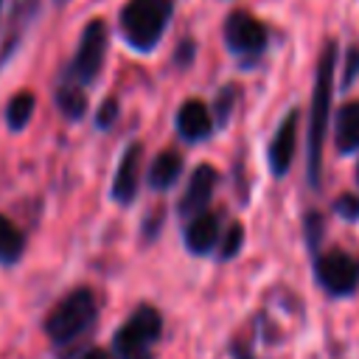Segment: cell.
Wrapping results in <instances>:
<instances>
[{"instance_id":"obj_1","label":"cell","mask_w":359,"mask_h":359,"mask_svg":"<svg viewBox=\"0 0 359 359\" xmlns=\"http://www.w3.org/2000/svg\"><path fill=\"white\" fill-rule=\"evenodd\" d=\"M334 67H337V42H325L320 62H317V79L311 93V115H309V182L311 188L320 185V163H323V143H325V126L331 112V93H334Z\"/></svg>"},{"instance_id":"obj_2","label":"cell","mask_w":359,"mask_h":359,"mask_svg":"<svg viewBox=\"0 0 359 359\" xmlns=\"http://www.w3.org/2000/svg\"><path fill=\"white\" fill-rule=\"evenodd\" d=\"M171 20V0H129L121 8V34L135 50H151Z\"/></svg>"},{"instance_id":"obj_3","label":"cell","mask_w":359,"mask_h":359,"mask_svg":"<svg viewBox=\"0 0 359 359\" xmlns=\"http://www.w3.org/2000/svg\"><path fill=\"white\" fill-rule=\"evenodd\" d=\"M95 309L98 306H95V297H93L90 289H84V286L81 289H73L67 297H62L50 309V314L45 320L48 337L53 342H70V339H76L95 320Z\"/></svg>"},{"instance_id":"obj_4","label":"cell","mask_w":359,"mask_h":359,"mask_svg":"<svg viewBox=\"0 0 359 359\" xmlns=\"http://www.w3.org/2000/svg\"><path fill=\"white\" fill-rule=\"evenodd\" d=\"M160 331H163V317L157 314V309L140 306L129 317V323L115 331V339H112L115 356L118 359H151L149 345L157 342Z\"/></svg>"},{"instance_id":"obj_5","label":"cell","mask_w":359,"mask_h":359,"mask_svg":"<svg viewBox=\"0 0 359 359\" xmlns=\"http://www.w3.org/2000/svg\"><path fill=\"white\" fill-rule=\"evenodd\" d=\"M104 53H107V22L104 20H90L81 31L76 56L65 73L67 81H76L81 87L93 84L101 65H104Z\"/></svg>"},{"instance_id":"obj_6","label":"cell","mask_w":359,"mask_h":359,"mask_svg":"<svg viewBox=\"0 0 359 359\" xmlns=\"http://www.w3.org/2000/svg\"><path fill=\"white\" fill-rule=\"evenodd\" d=\"M224 42L241 62H255L266 48V28L247 11H233L224 22Z\"/></svg>"},{"instance_id":"obj_7","label":"cell","mask_w":359,"mask_h":359,"mask_svg":"<svg viewBox=\"0 0 359 359\" xmlns=\"http://www.w3.org/2000/svg\"><path fill=\"white\" fill-rule=\"evenodd\" d=\"M317 280L328 294H351L359 286V261L331 250L317 258Z\"/></svg>"},{"instance_id":"obj_8","label":"cell","mask_w":359,"mask_h":359,"mask_svg":"<svg viewBox=\"0 0 359 359\" xmlns=\"http://www.w3.org/2000/svg\"><path fill=\"white\" fill-rule=\"evenodd\" d=\"M294 140H297V109H292L280 121V126L269 143V168L275 177H283L289 171L292 157H294Z\"/></svg>"},{"instance_id":"obj_9","label":"cell","mask_w":359,"mask_h":359,"mask_svg":"<svg viewBox=\"0 0 359 359\" xmlns=\"http://www.w3.org/2000/svg\"><path fill=\"white\" fill-rule=\"evenodd\" d=\"M213 188H216V171H213V165H196L194 174H191V180H188V185H185V194L180 199V213L182 216H194V213L205 210L208 202H210Z\"/></svg>"},{"instance_id":"obj_10","label":"cell","mask_w":359,"mask_h":359,"mask_svg":"<svg viewBox=\"0 0 359 359\" xmlns=\"http://www.w3.org/2000/svg\"><path fill=\"white\" fill-rule=\"evenodd\" d=\"M137 168H140V143H132L118 163L115 180H112V196L121 205H129L137 191Z\"/></svg>"},{"instance_id":"obj_11","label":"cell","mask_w":359,"mask_h":359,"mask_svg":"<svg viewBox=\"0 0 359 359\" xmlns=\"http://www.w3.org/2000/svg\"><path fill=\"white\" fill-rule=\"evenodd\" d=\"M177 129L185 140H202L210 135L213 129V118H210V109L199 101V98H188L180 112H177Z\"/></svg>"},{"instance_id":"obj_12","label":"cell","mask_w":359,"mask_h":359,"mask_svg":"<svg viewBox=\"0 0 359 359\" xmlns=\"http://www.w3.org/2000/svg\"><path fill=\"white\" fill-rule=\"evenodd\" d=\"M216 238H219V219L216 213H194V219L188 222L185 227V247L194 252V255H205L216 247Z\"/></svg>"},{"instance_id":"obj_13","label":"cell","mask_w":359,"mask_h":359,"mask_svg":"<svg viewBox=\"0 0 359 359\" xmlns=\"http://www.w3.org/2000/svg\"><path fill=\"white\" fill-rule=\"evenodd\" d=\"M337 146L342 154L359 151V101H348L337 112Z\"/></svg>"},{"instance_id":"obj_14","label":"cell","mask_w":359,"mask_h":359,"mask_svg":"<svg viewBox=\"0 0 359 359\" xmlns=\"http://www.w3.org/2000/svg\"><path fill=\"white\" fill-rule=\"evenodd\" d=\"M182 174V157L177 151H160L149 168V185L154 191H168Z\"/></svg>"},{"instance_id":"obj_15","label":"cell","mask_w":359,"mask_h":359,"mask_svg":"<svg viewBox=\"0 0 359 359\" xmlns=\"http://www.w3.org/2000/svg\"><path fill=\"white\" fill-rule=\"evenodd\" d=\"M22 250H25V236L8 216L0 213V264H6V266L17 264Z\"/></svg>"},{"instance_id":"obj_16","label":"cell","mask_w":359,"mask_h":359,"mask_svg":"<svg viewBox=\"0 0 359 359\" xmlns=\"http://www.w3.org/2000/svg\"><path fill=\"white\" fill-rule=\"evenodd\" d=\"M56 107L65 112V118L70 121H79L84 112H87V95L81 90V84L76 81H62V87L56 90Z\"/></svg>"},{"instance_id":"obj_17","label":"cell","mask_w":359,"mask_h":359,"mask_svg":"<svg viewBox=\"0 0 359 359\" xmlns=\"http://www.w3.org/2000/svg\"><path fill=\"white\" fill-rule=\"evenodd\" d=\"M34 107H36L34 93L22 90V93L11 95V101H8V107H6V123H8V129H14V132L25 129L28 121H31V115H34Z\"/></svg>"},{"instance_id":"obj_18","label":"cell","mask_w":359,"mask_h":359,"mask_svg":"<svg viewBox=\"0 0 359 359\" xmlns=\"http://www.w3.org/2000/svg\"><path fill=\"white\" fill-rule=\"evenodd\" d=\"M241 241H244V227L236 222V224H230V230H227V236H224V241H222L219 255H222L224 261H227V258H233V255H238Z\"/></svg>"},{"instance_id":"obj_19","label":"cell","mask_w":359,"mask_h":359,"mask_svg":"<svg viewBox=\"0 0 359 359\" xmlns=\"http://www.w3.org/2000/svg\"><path fill=\"white\" fill-rule=\"evenodd\" d=\"M303 227H306V238H309V244L317 247L320 238H323V219H320V213H317V210H309Z\"/></svg>"},{"instance_id":"obj_20","label":"cell","mask_w":359,"mask_h":359,"mask_svg":"<svg viewBox=\"0 0 359 359\" xmlns=\"http://www.w3.org/2000/svg\"><path fill=\"white\" fill-rule=\"evenodd\" d=\"M334 210H337L342 219L353 222V219H359V199L351 196V194H345V196H339V199L334 202Z\"/></svg>"},{"instance_id":"obj_21","label":"cell","mask_w":359,"mask_h":359,"mask_svg":"<svg viewBox=\"0 0 359 359\" xmlns=\"http://www.w3.org/2000/svg\"><path fill=\"white\" fill-rule=\"evenodd\" d=\"M233 98H236V87H224V90L219 93V98H216V118H219V123L227 121L230 107H233Z\"/></svg>"},{"instance_id":"obj_22","label":"cell","mask_w":359,"mask_h":359,"mask_svg":"<svg viewBox=\"0 0 359 359\" xmlns=\"http://www.w3.org/2000/svg\"><path fill=\"white\" fill-rule=\"evenodd\" d=\"M115 118H118V101H115V98H107V101L101 104L98 115H95V123H98L101 129H107V126H112Z\"/></svg>"},{"instance_id":"obj_23","label":"cell","mask_w":359,"mask_h":359,"mask_svg":"<svg viewBox=\"0 0 359 359\" xmlns=\"http://www.w3.org/2000/svg\"><path fill=\"white\" fill-rule=\"evenodd\" d=\"M356 73H359V48H353V50L348 53V67H345V81H342V84L348 87V84L356 79Z\"/></svg>"},{"instance_id":"obj_24","label":"cell","mask_w":359,"mask_h":359,"mask_svg":"<svg viewBox=\"0 0 359 359\" xmlns=\"http://www.w3.org/2000/svg\"><path fill=\"white\" fill-rule=\"evenodd\" d=\"M191 59H194V45L185 39V42L180 45V50H177V62H180V65H188Z\"/></svg>"},{"instance_id":"obj_25","label":"cell","mask_w":359,"mask_h":359,"mask_svg":"<svg viewBox=\"0 0 359 359\" xmlns=\"http://www.w3.org/2000/svg\"><path fill=\"white\" fill-rule=\"evenodd\" d=\"M81 359H107V353H104L101 348H90V351H87Z\"/></svg>"},{"instance_id":"obj_26","label":"cell","mask_w":359,"mask_h":359,"mask_svg":"<svg viewBox=\"0 0 359 359\" xmlns=\"http://www.w3.org/2000/svg\"><path fill=\"white\" fill-rule=\"evenodd\" d=\"M356 180H359V168H356Z\"/></svg>"},{"instance_id":"obj_27","label":"cell","mask_w":359,"mask_h":359,"mask_svg":"<svg viewBox=\"0 0 359 359\" xmlns=\"http://www.w3.org/2000/svg\"><path fill=\"white\" fill-rule=\"evenodd\" d=\"M56 3H67V0H56Z\"/></svg>"}]
</instances>
